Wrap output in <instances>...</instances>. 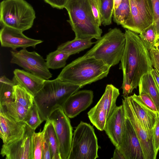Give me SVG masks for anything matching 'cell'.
<instances>
[{
    "label": "cell",
    "mask_w": 159,
    "mask_h": 159,
    "mask_svg": "<svg viewBox=\"0 0 159 159\" xmlns=\"http://www.w3.org/2000/svg\"><path fill=\"white\" fill-rule=\"evenodd\" d=\"M125 119L123 105L116 106L105 125L104 130L116 148H118L120 144Z\"/></svg>",
    "instance_id": "20"
},
{
    "label": "cell",
    "mask_w": 159,
    "mask_h": 159,
    "mask_svg": "<svg viewBox=\"0 0 159 159\" xmlns=\"http://www.w3.org/2000/svg\"><path fill=\"white\" fill-rule=\"evenodd\" d=\"M112 159H125L122 153L117 148H116L114 151Z\"/></svg>",
    "instance_id": "41"
},
{
    "label": "cell",
    "mask_w": 159,
    "mask_h": 159,
    "mask_svg": "<svg viewBox=\"0 0 159 159\" xmlns=\"http://www.w3.org/2000/svg\"><path fill=\"white\" fill-rule=\"evenodd\" d=\"M152 143L154 148L155 156L156 158L159 150V115L158 116L155 126L152 138Z\"/></svg>",
    "instance_id": "36"
},
{
    "label": "cell",
    "mask_w": 159,
    "mask_h": 159,
    "mask_svg": "<svg viewBox=\"0 0 159 159\" xmlns=\"http://www.w3.org/2000/svg\"><path fill=\"white\" fill-rule=\"evenodd\" d=\"M11 53V63L44 80H48L52 77L45 60L36 52H30L23 48L19 51L13 50Z\"/></svg>",
    "instance_id": "9"
},
{
    "label": "cell",
    "mask_w": 159,
    "mask_h": 159,
    "mask_svg": "<svg viewBox=\"0 0 159 159\" xmlns=\"http://www.w3.org/2000/svg\"><path fill=\"white\" fill-rule=\"evenodd\" d=\"M94 43L92 39L75 38L72 40L61 44L57 47V49L70 56L90 48Z\"/></svg>",
    "instance_id": "23"
},
{
    "label": "cell",
    "mask_w": 159,
    "mask_h": 159,
    "mask_svg": "<svg viewBox=\"0 0 159 159\" xmlns=\"http://www.w3.org/2000/svg\"><path fill=\"white\" fill-rule=\"evenodd\" d=\"M130 17L128 22L122 26L124 28L140 34L153 24L152 11L148 0H129Z\"/></svg>",
    "instance_id": "11"
},
{
    "label": "cell",
    "mask_w": 159,
    "mask_h": 159,
    "mask_svg": "<svg viewBox=\"0 0 159 159\" xmlns=\"http://www.w3.org/2000/svg\"><path fill=\"white\" fill-rule=\"evenodd\" d=\"M119 90L112 84H107L97 104L88 112V117L98 129L104 130L106 123L116 107Z\"/></svg>",
    "instance_id": "8"
},
{
    "label": "cell",
    "mask_w": 159,
    "mask_h": 159,
    "mask_svg": "<svg viewBox=\"0 0 159 159\" xmlns=\"http://www.w3.org/2000/svg\"><path fill=\"white\" fill-rule=\"evenodd\" d=\"M22 31L6 26L2 27L0 31V40L2 47L11 48L15 50L21 48H26L36 46L43 42L41 40L35 39L28 37Z\"/></svg>",
    "instance_id": "16"
},
{
    "label": "cell",
    "mask_w": 159,
    "mask_h": 159,
    "mask_svg": "<svg viewBox=\"0 0 159 159\" xmlns=\"http://www.w3.org/2000/svg\"><path fill=\"white\" fill-rule=\"evenodd\" d=\"M26 125L23 121L16 120L0 106V136L3 144L21 136Z\"/></svg>",
    "instance_id": "18"
},
{
    "label": "cell",
    "mask_w": 159,
    "mask_h": 159,
    "mask_svg": "<svg viewBox=\"0 0 159 159\" xmlns=\"http://www.w3.org/2000/svg\"><path fill=\"white\" fill-rule=\"evenodd\" d=\"M64 8L75 38L98 40L101 37L102 30L95 20L89 0H68Z\"/></svg>",
    "instance_id": "4"
},
{
    "label": "cell",
    "mask_w": 159,
    "mask_h": 159,
    "mask_svg": "<svg viewBox=\"0 0 159 159\" xmlns=\"http://www.w3.org/2000/svg\"><path fill=\"white\" fill-rule=\"evenodd\" d=\"M152 11L157 39L159 38V0H148Z\"/></svg>",
    "instance_id": "32"
},
{
    "label": "cell",
    "mask_w": 159,
    "mask_h": 159,
    "mask_svg": "<svg viewBox=\"0 0 159 159\" xmlns=\"http://www.w3.org/2000/svg\"><path fill=\"white\" fill-rule=\"evenodd\" d=\"M126 43L119 69L128 75L133 89L144 74L153 69L149 51L139 35L128 29L125 32Z\"/></svg>",
    "instance_id": "1"
},
{
    "label": "cell",
    "mask_w": 159,
    "mask_h": 159,
    "mask_svg": "<svg viewBox=\"0 0 159 159\" xmlns=\"http://www.w3.org/2000/svg\"><path fill=\"white\" fill-rule=\"evenodd\" d=\"M149 51L152 66L159 74V52L154 47Z\"/></svg>",
    "instance_id": "38"
},
{
    "label": "cell",
    "mask_w": 159,
    "mask_h": 159,
    "mask_svg": "<svg viewBox=\"0 0 159 159\" xmlns=\"http://www.w3.org/2000/svg\"><path fill=\"white\" fill-rule=\"evenodd\" d=\"M43 159H51V148L47 132L44 126L43 130Z\"/></svg>",
    "instance_id": "33"
},
{
    "label": "cell",
    "mask_w": 159,
    "mask_h": 159,
    "mask_svg": "<svg viewBox=\"0 0 159 159\" xmlns=\"http://www.w3.org/2000/svg\"><path fill=\"white\" fill-rule=\"evenodd\" d=\"M69 55L57 49L49 53L45 59L48 68L56 69L64 68L66 66V61Z\"/></svg>",
    "instance_id": "25"
},
{
    "label": "cell",
    "mask_w": 159,
    "mask_h": 159,
    "mask_svg": "<svg viewBox=\"0 0 159 159\" xmlns=\"http://www.w3.org/2000/svg\"><path fill=\"white\" fill-rule=\"evenodd\" d=\"M138 86L139 93H145L150 97L159 113V90L151 72L146 73L142 77Z\"/></svg>",
    "instance_id": "22"
},
{
    "label": "cell",
    "mask_w": 159,
    "mask_h": 159,
    "mask_svg": "<svg viewBox=\"0 0 159 159\" xmlns=\"http://www.w3.org/2000/svg\"><path fill=\"white\" fill-rule=\"evenodd\" d=\"M98 148L93 128L81 121L74 131L68 159H96Z\"/></svg>",
    "instance_id": "7"
},
{
    "label": "cell",
    "mask_w": 159,
    "mask_h": 159,
    "mask_svg": "<svg viewBox=\"0 0 159 159\" xmlns=\"http://www.w3.org/2000/svg\"><path fill=\"white\" fill-rule=\"evenodd\" d=\"M127 98L137 117L152 140L154 129L159 114L146 106L135 93Z\"/></svg>",
    "instance_id": "17"
},
{
    "label": "cell",
    "mask_w": 159,
    "mask_h": 159,
    "mask_svg": "<svg viewBox=\"0 0 159 159\" xmlns=\"http://www.w3.org/2000/svg\"><path fill=\"white\" fill-rule=\"evenodd\" d=\"M142 101L151 109L159 114L158 110L155 103L150 97L144 93H140L138 95Z\"/></svg>",
    "instance_id": "37"
},
{
    "label": "cell",
    "mask_w": 159,
    "mask_h": 159,
    "mask_svg": "<svg viewBox=\"0 0 159 159\" xmlns=\"http://www.w3.org/2000/svg\"><path fill=\"white\" fill-rule=\"evenodd\" d=\"M13 81L34 96L43 87L44 80L26 70L16 69L13 71Z\"/></svg>",
    "instance_id": "21"
},
{
    "label": "cell",
    "mask_w": 159,
    "mask_h": 159,
    "mask_svg": "<svg viewBox=\"0 0 159 159\" xmlns=\"http://www.w3.org/2000/svg\"><path fill=\"white\" fill-rule=\"evenodd\" d=\"M14 89V101L6 106H0L16 120L24 122L34 103V96L18 84L15 86Z\"/></svg>",
    "instance_id": "14"
},
{
    "label": "cell",
    "mask_w": 159,
    "mask_h": 159,
    "mask_svg": "<svg viewBox=\"0 0 159 159\" xmlns=\"http://www.w3.org/2000/svg\"><path fill=\"white\" fill-rule=\"evenodd\" d=\"M43 131L34 133L32 140V159H43Z\"/></svg>",
    "instance_id": "29"
},
{
    "label": "cell",
    "mask_w": 159,
    "mask_h": 159,
    "mask_svg": "<svg viewBox=\"0 0 159 159\" xmlns=\"http://www.w3.org/2000/svg\"><path fill=\"white\" fill-rule=\"evenodd\" d=\"M53 8L59 9L64 8L68 0H43Z\"/></svg>",
    "instance_id": "39"
},
{
    "label": "cell",
    "mask_w": 159,
    "mask_h": 159,
    "mask_svg": "<svg viewBox=\"0 0 159 159\" xmlns=\"http://www.w3.org/2000/svg\"><path fill=\"white\" fill-rule=\"evenodd\" d=\"M44 126L47 132L50 145L51 159H61L58 142L52 123L47 120Z\"/></svg>",
    "instance_id": "27"
},
{
    "label": "cell",
    "mask_w": 159,
    "mask_h": 159,
    "mask_svg": "<svg viewBox=\"0 0 159 159\" xmlns=\"http://www.w3.org/2000/svg\"><path fill=\"white\" fill-rule=\"evenodd\" d=\"M80 88L79 86L64 82L58 78L45 80L42 88L34 96V102L42 120H46L56 109L62 108L69 97Z\"/></svg>",
    "instance_id": "3"
},
{
    "label": "cell",
    "mask_w": 159,
    "mask_h": 159,
    "mask_svg": "<svg viewBox=\"0 0 159 159\" xmlns=\"http://www.w3.org/2000/svg\"><path fill=\"white\" fill-rule=\"evenodd\" d=\"M36 18L33 7L25 0H3L0 4L1 26L22 32L31 28Z\"/></svg>",
    "instance_id": "6"
},
{
    "label": "cell",
    "mask_w": 159,
    "mask_h": 159,
    "mask_svg": "<svg viewBox=\"0 0 159 159\" xmlns=\"http://www.w3.org/2000/svg\"><path fill=\"white\" fill-rule=\"evenodd\" d=\"M111 67L102 61L83 56L64 67L57 78L81 88L107 76Z\"/></svg>",
    "instance_id": "2"
},
{
    "label": "cell",
    "mask_w": 159,
    "mask_h": 159,
    "mask_svg": "<svg viewBox=\"0 0 159 159\" xmlns=\"http://www.w3.org/2000/svg\"><path fill=\"white\" fill-rule=\"evenodd\" d=\"M16 85L13 81L5 75L0 78V106L4 107L14 101Z\"/></svg>",
    "instance_id": "24"
},
{
    "label": "cell",
    "mask_w": 159,
    "mask_h": 159,
    "mask_svg": "<svg viewBox=\"0 0 159 159\" xmlns=\"http://www.w3.org/2000/svg\"><path fill=\"white\" fill-rule=\"evenodd\" d=\"M47 120L50 121L53 126L61 159H68L73 135L69 117L64 113L63 109L59 108L54 110Z\"/></svg>",
    "instance_id": "10"
},
{
    "label": "cell",
    "mask_w": 159,
    "mask_h": 159,
    "mask_svg": "<svg viewBox=\"0 0 159 159\" xmlns=\"http://www.w3.org/2000/svg\"><path fill=\"white\" fill-rule=\"evenodd\" d=\"M139 35L142 42L149 51L154 47L157 37L153 24L143 30Z\"/></svg>",
    "instance_id": "30"
},
{
    "label": "cell",
    "mask_w": 159,
    "mask_h": 159,
    "mask_svg": "<svg viewBox=\"0 0 159 159\" xmlns=\"http://www.w3.org/2000/svg\"><path fill=\"white\" fill-rule=\"evenodd\" d=\"M102 24L104 26L111 24L114 8L113 0H99Z\"/></svg>",
    "instance_id": "28"
},
{
    "label": "cell",
    "mask_w": 159,
    "mask_h": 159,
    "mask_svg": "<svg viewBox=\"0 0 159 159\" xmlns=\"http://www.w3.org/2000/svg\"><path fill=\"white\" fill-rule=\"evenodd\" d=\"M93 97L92 90L78 91L66 100L63 107V111L68 117L74 118L90 106Z\"/></svg>",
    "instance_id": "19"
},
{
    "label": "cell",
    "mask_w": 159,
    "mask_h": 159,
    "mask_svg": "<svg viewBox=\"0 0 159 159\" xmlns=\"http://www.w3.org/2000/svg\"><path fill=\"white\" fill-rule=\"evenodd\" d=\"M130 17L129 1L122 0L119 6L113 12V20L117 25L122 26L128 22Z\"/></svg>",
    "instance_id": "26"
},
{
    "label": "cell",
    "mask_w": 159,
    "mask_h": 159,
    "mask_svg": "<svg viewBox=\"0 0 159 159\" xmlns=\"http://www.w3.org/2000/svg\"><path fill=\"white\" fill-rule=\"evenodd\" d=\"M43 122L40 118L37 106L34 102L29 110L24 122L31 128L35 130Z\"/></svg>",
    "instance_id": "31"
},
{
    "label": "cell",
    "mask_w": 159,
    "mask_h": 159,
    "mask_svg": "<svg viewBox=\"0 0 159 159\" xmlns=\"http://www.w3.org/2000/svg\"><path fill=\"white\" fill-rule=\"evenodd\" d=\"M121 1L122 0H113L114 8L113 12L118 8Z\"/></svg>",
    "instance_id": "42"
},
{
    "label": "cell",
    "mask_w": 159,
    "mask_h": 159,
    "mask_svg": "<svg viewBox=\"0 0 159 159\" xmlns=\"http://www.w3.org/2000/svg\"><path fill=\"white\" fill-rule=\"evenodd\" d=\"M92 11L98 25H102V17L101 14L99 0H89Z\"/></svg>",
    "instance_id": "34"
},
{
    "label": "cell",
    "mask_w": 159,
    "mask_h": 159,
    "mask_svg": "<svg viewBox=\"0 0 159 159\" xmlns=\"http://www.w3.org/2000/svg\"><path fill=\"white\" fill-rule=\"evenodd\" d=\"M125 43V33L119 29L115 28L101 36L83 56L102 61L111 67L120 61Z\"/></svg>",
    "instance_id": "5"
},
{
    "label": "cell",
    "mask_w": 159,
    "mask_h": 159,
    "mask_svg": "<svg viewBox=\"0 0 159 159\" xmlns=\"http://www.w3.org/2000/svg\"><path fill=\"white\" fill-rule=\"evenodd\" d=\"M154 47L159 52V38L157 39L154 46Z\"/></svg>",
    "instance_id": "43"
},
{
    "label": "cell",
    "mask_w": 159,
    "mask_h": 159,
    "mask_svg": "<svg viewBox=\"0 0 159 159\" xmlns=\"http://www.w3.org/2000/svg\"><path fill=\"white\" fill-rule=\"evenodd\" d=\"M151 72L156 85L159 90V74L155 69H153Z\"/></svg>",
    "instance_id": "40"
},
{
    "label": "cell",
    "mask_w": 159,
    "mask_h": 159,
    "mask_svg": "<svg viewBox=\"0 0 159 159\" xmlns=\"http://www.w3.org/2000/svg\"><path fill=\"white\" fill-rule=\"evenodd\" d=\"M126 117L132 125L139 141L145 159H156L152 140L137 117L126 97L122 99Z\"/></svg>",
    "instance_id": "13"
},
{
    "label": "cell",
    "mask_w": 159,
    "mask_h": 159,
    "mask_svg": "<svg viewBox=\"0 0 159 159\" xmlns=\"http://www.w3.org/2000/svg\"><path fill=\"white\" fill-rule=\"evenodd\" d=\"M117 148L125 159H145L135 132L126 117L121 141Z\"/></svg>",
    "instance_id": "15"
},
{
    "label": "cell",
    "mask_w": 159,
    "mask_h": 159,
    "mask_svg": "<svg viewBox=\"0 0 159 159\" xmlns=\"http://www.w3.org/2000/svg\"><path fill=\"white\" fill-rule=\"evenodd\" d=\"M34 130L26 124L21 136L3 144L1 155L6 159H32V140Z\"/></svg>",
    "instance_id": "12"
},
{
    "label": "cell",
    "mask_w": 159,
    "mask_h": 159,
    "mask_svg": "<svg viewBox=\"0 0 159 159\" xmlns=\"http://www.w3.org/2000/svg\"><path fill=\"white\" fill-rule=\"evenodd\" d=\"M122 72L123 80L121 88L123 90L122 96L125 98L128 96L134 89L128 75L125 71Z\"/></svg>",
    "instance_id": "35"
}]
</instances>
